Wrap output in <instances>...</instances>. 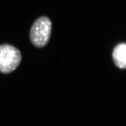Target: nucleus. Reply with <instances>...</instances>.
Masks as SVG:
<instances>
[{
  "instance_id": "obj_2",
  "label": "nucleus",
  "mask_w": 126,
  "mask_h": 126,
  "mask_svg": "<svg viewBox=\"0 0 126 126\" xmlns=\"http://www.w3.org/2000/svg\"><path fill=\"white\" fill-rule=\"evenodd\" d=\"M22 60L18 48L7 44L0 45V73L9 74L16 69Z\"/></svg>"
},
{
  "instance_id": "obj_1",
  "label": "nucleus",
  "mask_w": 126,
  "mask_h": 126,
  "mask_svg": "<svg viewBox=\"0 0 126 126\" xmlns=\"http://www.w3.org/2000/svg\"><path fill=\"white\" fill-rule=\"evenodd\" d=\"M52 23L46 16H41L34 22L31 27L30 37L32 44L38 48L45 47L50 39Z\"/></svg>"
},
{
  "instance_id": "obj_3",
  "label": "nucleus",
  "mask_w": 126,
  "mask_h": 126,
  "mask_svg": "<svg viewBox=\"0 0 126 126\" xmlns=\"http://www.w3.org/2000/svg\"><path fill=\"white\" fill-rule=\"evenodd\" d=\"M113 61L115 65L120 69L126 68V44L121 43L117 44L113 49Z\"/></svg>"
}]
</instances>
